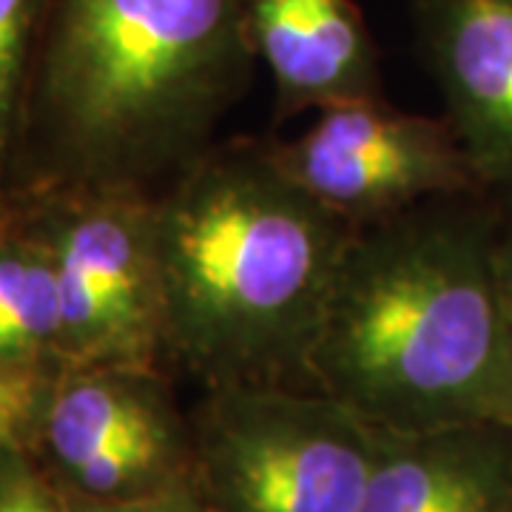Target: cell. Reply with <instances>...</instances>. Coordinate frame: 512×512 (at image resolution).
Here are the masks:
<instances>
[{
    "label": "cell",
    "mask_w": 512,
    "mask_h": 512,
    "mask_svg": "<svg viewBox=\"0 0 512 512\" xmlns=\"http://www.w3.org/2000/svg\"><path fill=\"white\" fill-rule=\"evenodd\" d=\"M254 66L248 0H46L9 197H157L217 143Z\"/></svg>",
    "instance_id": "obj_1"
},
{
    "label": "cell",
    "mask_w": 512,
    "mask_h": 512,
    "mask_svg": "<svg viewBox=\"0 0 512 512\" xmlns=\"http://www.w3.org/2000/svg\"><path fill=\"white\" fill-rule=\"evenodd\" d=\"M487 194L353 231L311 353L313 387L387 430L512 427V342Z\"/></svg>",
    "instance_id": "obj_2"
},
{
    "label": "cell",
    "mask_w": 512,
    "mask_h": 512,
    "mask_svg": "<svg viewBox=\"0 0 512 512\" xmlns=\"http://www.w3.org/2000/svg\"><path fill=\"white\" fill-rule=\"evenodd\" d=\"M165 367L205 387H313L311 353L353 225L276 163L214 143L154 197Z\"/></svg>",
    "instance_id": "obj_3"
},
{
    "label": "cell",
    "mask_w": 512,
    "mask_h": 512,
    "mask_svg": "<svg viewBox=\"0 0 512 512\" xmlns=\"http://www.w3.org/2000/svg\"><path fill=\"white\" fill-rule=\"evenodd\" d=\"M191 419V481L211 512H359L376 424L319 387H205Z\"/></svg>",
    "instance_id": "obj_4"
},
{
    "label": "cell",
    "mask_w": 512,
    "mask_h": 512,
    "mask_svg": "<svg viewBox=\"0 0 512 512\" xmlns=\"http://www.w3.org/2000/svg\"><path fill=\"white\" fill-rule=\"evenodd\" d=\"M77 501L111 504L191 481V419L163 367L60 365L40 393L29 447Z\"/></svg>",
    "instance_id": "obj_5"
},
{
    "label": "cell",
    "mask_w": 512,
    "mask_h": 512,
    "mask_svg": "<svg viewBox=\"0 0 512 512\" xmlns=\"http://www.w3.org/2000/svg\"><path fill=\"white\" fill-rule=\"evenodd\" d=\"M35 202L57 256L60 365L165 367L154 197L46 191Z\"/></svg>",
    "instance_id": "obj_6"
},
{
    "label": "cell",
    "mask_w": 512,
    "mask_h": 512,
    "mask_svg": "<svg viewBox=\"0 0 512 512\" xmlns=\"http://www.w3.org/2000/svg\"><path fill=\"white\" fill-rule=\"evenodd\" d=\"M268 146L296 183L353 228L424 202L484 194L450 120L404 111L384 94L319 109L302 134Z\"/></svg>",
    "instance_id": "obj_7"
},
{
    "label": "cell",
    "mask_w": 512,
    "mask_h": 512,
    "mask_svg": "<svg viewBox=\"0 0 512 512\" xmlns=\"http://www.w3.org/2000/svg\"><path fill=\"white\" fill-rule=\"evenodd\" d=\"M413 23L484 194L512 208V0H413Z\"/></svg>",
    "instance_id": "obj_8"
},
{
    "label": "cell",
    "mask_w": 512,
    "mask_h": 512,
    "mask_svg": "<svg viewBox=\"0 0 512 512\" xmlns=\"http://www.w3.org/2000/svg\"><path fill=\"white\" fill-rule=\"evenodd\" d=\"M256 63L274 83V117L382 97L379 46L353 0H248Z\"/></svg>",
    "instance_id": "obj_9"
},
{
    "label": "cell",
    "mask_w": 512,
    "mask_h": 512,
    "mask_svg": "<svg viewBox=\"0 0 512 512\" xmlns=\"http://www.w3.org/2000/svg\"><path fill=\"white\" fill-rule=\"evenodd\" d=\"M376 430L359 512H512V427Z\"/></svg>",
    "instance_id": "obj_10"
},
{
    "label": "cell",
    "mask_w": 512,
    "mask_h": 512,
    "mask_svg": "<svg viewBox=\"0 0 512 512\" xmlns=\"http://www.w3.org/2000/svg\"><path fill=\"white\" fill-rule=\"evenodd\" d=\"M0 362L60 367V285L52 237L29 197L12 194L0 222Z\"/></svg>",
    "instance_id": "obj_11"
},
{
    "label": "cell",
    "mask_w": 512,
    "mask_h": 512,
    "mask_svg": "<svg viewBox=\"0 0 512 512\" xmlns=\"http://www.w3.org/2000/svg\"><path fill=\"white\" fill-rule=\"evenodd\" d=\"M43 12L46 0H0V197L15 183Z\"/></svg>",
    "instance_id": "obj_12"
},
{
    "label": "cell",
    "mask_w": 512,
    "mask_h": 512,
    "mask_svg": "<svg viewBox=\"0 0 512 512\" xmlns=\"http://www.w3.org/2000/svg\"><path fill=\"white\" fill-rule=\"evenodd\" d=\"M0 512H80L77 501L20 447L0 456Z\"/></svg>",
    "instance_id": "obj_13"
},
{
    "label": "cell",
    "mask_w": 512,
    "mask_h": 512,
    "mask_svg": "<svg viewBox=\"0 0 512 512\" xmlns=\"http://www.w3.org/2000/svg\"><path fill=\"white\" fill-rule=\"evenodd\" d=\"M52 370L3 365L0 362V456L29 447L32 424L46 376Z\"/></svg>",
    "instance_id": "obj_14"
},
{
    "label": "cell",
    "mask_w": 512,
    "mask_h": 512,
    "mask_svg": "<svg viewBox=\"0 0 512 512\" xmlns=\"http://www.w3.org/2000/svg\"><path fill=\"white\" fill-rule=\"evenodd\" d=\"M77 501V498H74ZM80 512H211V507L202 501L194 481L177 484L163 493L146 495V498H131V501H111V504H89L77 501Z\"/></svg>",
    "instance_id": "obj_15"
},
{
    "label": "cell",
    "mask_w": 512,
    "mask_h": 512,
    "mask_svg": "<svg viewBox=\"0 0 512 512\" xmlns=\"http://www.w3.org/2000/svg\"><path fill=\"white\" fill-rule=\"evenodd\" d=\"M493 259L501 313H504V325H507L512 342V208H501V217H498V225H495Z\"/></svg>",
    "instance_id": "obj_16"
},
{
    "label": "cell",
    "mask_w": 512,
    "mask_h": 512,
    "mask_svg": "<svg viewBox=\"0 0 512 512\" xmlns=\"http://www.w3.org/2000/svg\"><path fill=\"white\" fill-rule=\"evenodd\" d=\"M6 211H9V197H0V222L6 217Z\"/></svg>",
    "instance_id": "obj_17"
}]
</instances>
